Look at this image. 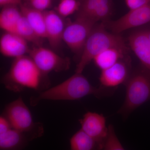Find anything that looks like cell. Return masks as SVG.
Masks as SVG:
<instances>
[{
    "instance_id": "obj_1",
    "label": "cell",
    "mask_w": 150,
    "mask_h": 150,
    "mask_svg": "<svg viewBox=\"0 0 150 150\" xmlns=\"http://www.w3.org/2000/svg\"><path fill=\"white\" fill-rule=\"evenodd\" d=\"M112 91L101 86H93L82 74L75 73L62 83L31 97L30 102L34 106L42 100H77L92 95L99 98L111 95Z\"/></svg>"
},
{
    "instance_id": "obj_2",
    "label": "cell",
    "mask_w": 150,
    "mask_h": 150,
    "mask_svg": "<svg viewBox=\"0 0 150 150\" xmlns=\"http://www.w3.org/2000/svg\"><path fill=\"white\" fill-rule=\"evenodd\" d=\"M38 69L30 56H21L15 59L8 73L3 79V83L9 90L15 92L25 88L46 90L48 87L43 82L46 76Z\"/></svg>"
},
{
    "instance_id": "obj_3",
    "label": "cell",
    "mask_w": 150,
    "mask_h": 150,
    "mask_svg": "<svg viewBox=\"0 0 150 150\" xmlns=\"http://www.w3.org/2000/svg\"><path fill=\"white\" fill-rule=\"evenodd\" d=\"M111 47L128 48L125 40L119 34L108 32L103 23L95 25L86 42L75 73L82 74L96 56Z\"/></svg>"
},
{
    "instance_id": "obj_4",
    "label": "cell",
    "mask_w": 150,
    "mask_h": 150,
    "mask_svg": "<svg viewBox=\"0 0 150 150\" xmlns=\"http://www.w3.org/2000/svg\"><path fill=\"white\" fill-rule=\"evenodd\" d=\"M3 116L13 129L24 134L29 141L42 137L44 134L43 124L34 122L21 97L6 106Z\"/></svg>"
},
{
    "instance_id": "obj_5",
    "label": "cell",
    "mask_w": 150,
    "mask_h": 150,
    "mask_svg": "<svg viewBox=\"0 0 150 150\" xmlns=\"http://www.w3.org/2000/svg\"><path fill=\"white\" fill-rule=\"evenodd\" d=\"M126 83L125 100L118 111L125 118L150 100V73L148 71H137L130 75Z\"/></svg>"
},
{
    "instance_id": "obj_6",
    "label": "cell",
    "mask_w": 150,
    "mask_h": 150,
    "mask_svg": "<svg viewBox=\"0 0 150 150\" xmlns=\"http://www.w3.org/2000/svg\"><path fill=\"white\" fill-rule=\"evenodd\" d=\"M96 23L77 17L65 27L63 40L73 53L80 56L86 42Z\"/></svg>"
},
{
    "instance_id": "obj_7",
    "label": "cell",
    "mask_w": 150,
    "mask_h": 150,
    "mask_svg": "<svg viewBox=\"0 0 150 150\" xmlns=\"http://www.w3.org/2000/svg\"><path fill=\"white\" fill-rule=\"evenodd\" d=\"M29 56L43 74L52 71H64L69 69L71 62L67 57H63L54 51L42 46H35L30 49Z\"/></svg>"
},
{
    "instance_id": "obj_8",
    "label": "cell",
    "mask_w": 150,
    "mask_h": 150,
    "mask_svg": "<svg viewBox=\"0 0 150 150\" xmlns=\"http://www.w3.org/2000/svg\"><path fill=\"white\" fill-rule=\"evenodd\" d=\"M150 22V4L140 8L130 10L120 18L106 22L107 27L113 33H120Z\"/></svg>"
},
{
    "instance_id": "obj_9",
    "label": "cell",
    "mask_w": 150,
    "mask_h": 150,
    "mask_svg": "<svg viewBox=\"0 0 150 150\" xmlns=\"http://www.w3.org/2000/svg\"><path fill=\"white\" fill-rule=\"evenodd\" d=\"M79 122L81 129L103 148L108 133L106 119L103 115L88 112L79 120Z\"/></svg>"
},
{
    "instance_id": "obj_10",
    "label": "cell",
    "mask_w": 150,
    "mask_h": 150,
    "mask_svg": "<svg viewBox=\"0 0 150 150\" xmlns=\"http://www.w3.org/2000/svg\"><path fill=\"white\" fill-rule=\"evenodd\" d=\"M29 140L19 131L13 129L4 116L0 117V150H23Z\"/></svg>"
},
{
    "instance_id": "obj_11",
    "label": "cell",
    "mask_w": 150,
    "mask_h": 150,
    "mask_svg": "<svg viewBox=\"0 0 150 150\" xmlns=\"http://www.w3.org/2000/svg\"><path fill=\"white\" fill-rule=\"evenodd\" d=\"M130 66L123 59L101 71L99 80L103 87L112 88L126 83L130 77Z\"/></svg>"
},
{
    "instance_id": "obj_12",
    "label": "cell",
    "mask_w": 150,
    "mask_h": 150,
    "mask_svg": "<svg viewBox=\"0 0 150 150\" xmlns=\"http://www.w3.org/2000/svg\"><path fill=\"white\" fill-rule=\"evenodd\" d=\"M28 41L13 33L5 32L0 39V51L2 55L15 59L29 52Z\"/></svg>"
},
{
    "instance_id": "obj_13",
    "label": "cell",
    "mask_w": 150,
    "mask_h": 150,
    "mask_svg": "<svg viewBox=\"0 0 150 150\" xmlns=\"http://www.w3.org/2000/svg\"><path fill=\"white\" fill-rule=\"evenodd\" d=\"M128 40L132 51L146 69L150 73V40L146 29L132 33Z\"/></svg>"
},
{
    "instance_id": "obj_14",
    "label": "cell",
    "mask_w": 150,
    "mask_h": 150,
    "mask_svg": "<svg viewBox=\"0 0 150 150\" xmlns=\"http://www.w3.org/2000/svg\"><path fill=\"white\" fill-rule=\"evenodd\" d=\"M46 39L54 48H59L63 40L65 27L62 17L54 11H44Z\"/></svg>"
},
{
    "instance_id": "obj_15",
    "label": "cell",
    "mask_w": 150,
    "mask_h": 150,
    "mask_svg": "<svg viewBox=\"0 0 150 150\" xmlns=\"http://www.w3.org/2000/svg\"><path fill=\"white\" fill-rule=\"evenodd\" d=\"M21 11L34 32L41 39L46 38L44 12L37 10L25 5L21 4Z\"/></svg>"
},
{
    "instance_id": "obj_16",
    "label": "cell",
    "mask_w": 150,
    "mask_h": 150,
    "mask_svg": "<svg viewBox=\"0 0 150 150\" xmlns=\"http://www.w3.org/2000/svg\"><path fill=\"white\" fill-rule=\"evenodd\" d=\"M128 50V48L120 47L108 48L96 56L93 61L101 71L106 69L123 59Z\"/></svg>"
},
{
    "instance_id": "obj_17",
    "label": "cell",
    "mask_w": 150,
    "mask_h": 150,
    "mask_svg": "<svg viewBox=\"0 0 150 150\" xmlns=\"http://www.w3.org/2000/svg\"><path fill=\"white\" fill-rule=\"evenodd\" d=\"M2 8L0 13V27L5 32L16 33L18 23L22 16L20 8L13 5Z\"/></svg>"
},
{
    "instance_id": "obj_18",
    "label": "cell",
    "mask_w": 150,
    "mask_h": 150,
    "mask_svg": "<svg viewBox=\"0 0 150 150\" xmlns=\"http://www.w3.org/2000/svg\"><path fill=\"white\" fill-rule=\"evenodd\" d=\"M69 150H102L103 148L81 129L79 130L70 140Z\"/></svg>"
},
{
    "instance_id": "obj_19",
    "label": "cell",
    "mask_w": 150,
    "mask_h": 150,
    "mask_svg": "<svg viewBox=\"0 0 150 150\" xmlns=\"http://www.w3.org/2000/svg\"><path fill=\"white\" fill-rule=\"evenodd\" d=\"M15 33L23 38L28 42L34 43L36 46H41L42 39L36 35L23 14L18 23Z\"/></svg>"
},
{
    "instance_id": "obj_20",
    "label": "cell",
    "mask_w": 150,
    "mask_h": 150,
    "mask_svg": "<svg viewBox=\"0 0 150 150\" xmlns=\"http://www.w3.org/2000/svg\"><path fill=\"white\" fill-rule=\"evenodd\" d=\"M110 2V0H84L77 17L89 20L91 16L100 7Z\"/></svg>"
},
{
    "instance_id": "obj_21",
    "label": "cell",
    "mask_w": 150,
    "mask_h": 150,
    "mask_svg": "<svg viewBox=\"0 0 150 150\" xmlns=\"http://www.w3.org/2000/svg\"><path fill=\"white\" fill-rule=\"evenodd\" d=\"M81 6L77 0H61L56 10L60 16L67 17L79 11Z\"/></svg>"
},
{
    "instance_id": "obj_22",
    "label": "cell",
    "mask_w": 150,
    "mask_h": 150,
    "mask_svg": "<svg viewBox=\"0 0 150 150\" xmlns=\"http://www.w3.org/2000/svg\"><path fill=\"white\" fill-rule=\"evenodd\" d=\"M108 133L102 150H125L115 134L112 125L108 126Z\"/></svg>"
},
{
    "instance_id": "obj_23",
    "label": "cell",
    "mask_w": 150,
    "mask_h": 150,
    "mask_svg": "<svg viewBox=\"0 0 150 150\" xmlns=\"http://www.w3.org/2000/svg\"><path fill=\"white\" fill-rule=\"evenodd\" d=\"M30 6L40 11L44 12L51 6V0H29Z\"/></svg>"
},
{
    "instance_id": "obj_24",
    "label": "cell",
    "mask_w": 150,
    "mask_h": 150,
    "mask_svg": "<svg viewBox=\"0 0 150 150\" xmlns=\"http://www.w3.org/2000/svg\"><path fill=\"white\" fill-rule=\"evenodd\" d=\"M125 3L130 10L143 7L150 4V0H125Z\"/></svg>"
},
{
    "instance_id": "obj_25",
    "label": "cell",
    "mask_w": 150,
    "mask_h": 150,
    "mask_svg": "<svg viewBox=\"0 0 150 150\" xmlns=\"http://www.w3.org/2000/svg\"><path fill=\"white\" fill-rule=\"evenodd\" d=\"M21 4V0H0V6L2 7L7 6L20 5Z\"/></svg>"
},
{
    "instance_id": "obj_26",
    "label": "cell",
    "mask_w": 150,
    "mask_h": 150,
    "mask_svg": "<svg viewBox=\"0 0 150 150\" xmlns=\"http://www.w3.org/2000/svg\"><path fill=\"white\" fill-rule=\"evenodd\" d=\"M146 31L147 32L148 36H149V39L150 40V29H146Z\"/></svg>"
}]
</instances>
